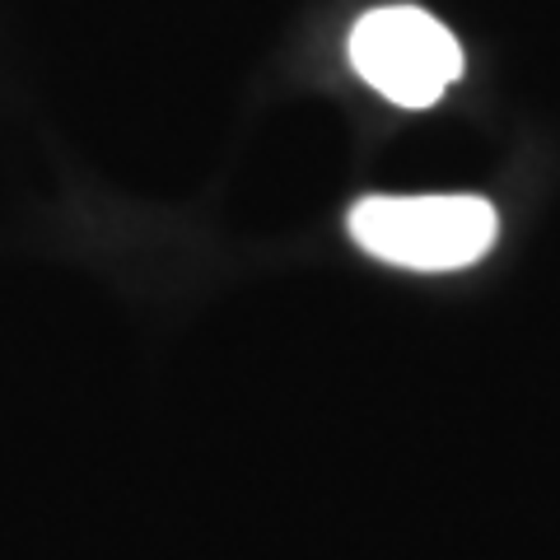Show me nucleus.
Segmentation results:
<instances>
[{"label": "nucleus", "mask_w": 560, "mask_h": 560, "mask_svg": "<svg viewBox=\"0 0 560 560\" xmlns=\"http://www.w3.org/2000/svg\"><path fill=\"white\" fill-rule=\"evenodd\" d=\"M500 234L481 197H364L350 210V238L370 257L407 271H463Z\"/></svg>", "instance_id": "1"}, {"label": "nucleus", "mask_w": 560, "mask_h": 560, "mask_svg": "<svg viewBox=\"0 0 560 560\" xmlns=\"http://www.w3.org/2000/svg\"><path fill=\"white\" fill-rule=\"evenodd\" d=\"M350 66L397 108H430L463 75V47L434 14L383 5L350 33Z\"/></svg>", "instance_id": "2"}]
</instances>
